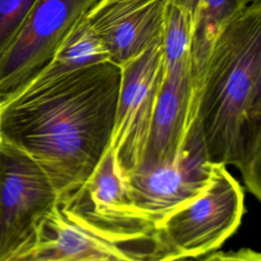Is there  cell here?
Wrapping results in <instances>:
<instances>
[{
	"mask_svg": "<svg viewBox=\"0 0 261 261\" xmlns=\"http://www.w3.org/2000/svg\"><path fill=\"white\" fill-rule=\"evenodd\" d=\"M119 84L120 67L104 61L21 91L0 108V140L39 164L58 200L68 198L110 144Z\"/></svg>",
	"mask_w": 261,
	"mask_h": 261,
	"instance_id": "6da1fadb",
	"label": "cell"
},
{
	"mask_svg": "<svg viewBox=\"0 0 261 261\" xmlns=\"http://www.w3.org/2000/svg\"><path fill=\"white\" fill-rule=\"evenodd\" d=\"M57 200L54 186L39 164L0 140V261H11L32 244Z\"/></svg>",
	"mask_w": 261,
	"mask_h": 261,
	"instance_id": "277c9868",
	"label": "cell"
},
{
	"mask_svg": "<svg viewBox=\"0 0 261 261\" xmlns=\"http://www.w3.org/2000/svg\"><path fill=\"white\" fill-rule=\"evenodd\" d=\"M98 0H37L0 59V97L16 95L49 62L76 22Z\"/></svg>",
	"mask_w": 261,
	"mask_h": 261,
	"instance_id": "8992f818",
	"label": "cell"
},
{
	"mask_svg": "<svg viewBox=\"0 0 261 261\" xmlns=\"http://www.w3.org/2000/svg\"><path fill=\"white\" fill-rule=\"evenodd\" d=\"M173 261H199V259H193V258H180Z\"/></svg>",
	"mask_w": 261,
	"mask_h": 261,
	"instance_id": "9a60e30c",
	"label": "cell"
},
{
	"mask_svg": "<svg viewBox=\"0 0 261 261\" xmlns=\"http://www.w3.org/2000/svg\"><path fill=\"white\" fill-rule=\"evenodd\" d=\"M62 200L70 201L92 220L106 227L139 234L158 232L156 225L135 207L125 177L109 146L86 184Z\"/></svg>",
	"mask_w": 261,
	"mask_h": 261,
	"instance_id": "9c48e42d",
	"label": "cell"
},
{
	"mask_svg": "<svg viewBox=\"0 0 261 261\" xmlns=\"http://www.w3.org/2000/svg\"><path fill=\"white\" fill-rule=\"evenodd\" d=\"M245 210L241 184L226 166L213 164L204 191L162 219L157 229L179 257L198 259L218 250L238 230Z\"/></svg>",
	"mask_w": 261,
	"mask_h": 261,
	"instance_id": "3957f363",
	"label": "cell"
},
{
	"mask_svg": "<svg viewBox=\"0 0 261 261\" xmlns=\"http://www.w3.org/2000/svg\"><path fill=\"white\" fill-rule=\"evenodd\" d=\"M207 159L236 167L261 200V1L219 32L200 87L195 116Z\"/></svg>",
	"mask_w": 261,
	"mask_h": 261,
	"instance_id": "7a4b0ae2",
	"label": "cell"
},
{
	"mask_svg": "<svg viewBox=\"0 0 261 261\" xmlns=\"http://www.w3.org/2000/svg\"><path fill=\"white\" fill-rule=\"evenodd\" d=\"M1 106H2V105H0V108H1Z\"/></svg>",
	"mask_w": 261,
	"mask_h": 261,
	"instance_id": "e0dca14e",
	"label": "cell"
},
{
	"mask_svg": "<svg viewBox=\"0 0 261 261\" xmlns=\"http://www.w3.org/2000/svg\"><path fill=\"white\" fill-rule=\"evenodd\" d=\"M37 0H0V59L23 27Z\"/></svg>",
	"mask_w": 261,
	"mask_h": 261,
	"instance_id": "7c38bea8",
	"label": "cell"
},
{
	"mask_svg": "<svg viewBox=\"0 0 261 261\" xmlns=\"http://www.w3.org/2000/svg\"><path fill=\"white\" fill-rule=\"evenodd\" d=\"M4 103H5V100H4L3 98H1V97H0V105H3Z\"/></svg>",
	"mask_w": 261,
	"mask_h": 261,
	"instance_id": "2e32d148",
	"label": "cell"
},
{
	"mask_svg": "<svg viewBox=\"0 0 261 261\" xmlns=\"http://www.w3.org/2000/svg\"><path fill=\"white\" fill-rule=\"evenodd\" d=\"M169 0H98L85 14L119 67L163 39Z\"/></svg>",
	"mask_w": 261,
	"mask_h": 261,
	"instance_id": "ba28073f",
	"label": "cell"
},
{
	"mask_svg": "<svg viewBox=\"0 0 261 261\" xmlns=\"http://www.w3.org/2000/svg\"><path fill=\"white\" fill-rule=\"evenodd\" d=\"M164 74L162 41L120 66V84L109 148L124 176L136 170L143 161Z\"/></svg>",
	"mask_w": 261,
	"mask_h": 261,
	"instance_id": "5b68a950",
	"label": "cell"
},
{
	"mask_svg": "<svg viewBox=\"0 0 261 261\" xmlns=\"http://www.w3.org/2000/svg\"><path fill=\"white\" fill-rule=\"evenodd\" d=\"M50 261H118L109 258H88V259H80V260H50Z\"/></svg>",
	"mask_w": 261,
	"mask_h": 261,
	"instance_id": "5bb4252c",
	"label": "cell"
},
{
	"mask_svg": "<svg viewBox=\"0 0 261 261\" xmlns=\"http://www.w3.org/2000/svg\"><path fill=\"white\" fill-rule=\"evenodd\" d=\"M199 261H261V254L251 248L230 251L216 250L203 256Z\"/></svg>",
	"mask_w": 261,
	"mask_h": 261,
	"instance_id": "4fadbf2b",
	"label": "cell"
},
{
	"mask_svg": "<svg viewBox=\"0 0 261 261\" xmlns=\"http://www.w3.org/2000/svg\"><path fill=\"white\" fill-rule=\"evenodd\" d=\"M212 165L194 125L173 160L141 165L124 177L135 207L157 228L162 219L204 191Z\"/></svg>",
	"mask_w": 261,
	"mask_h": 261,
	"instance_id": "52a82bcc",
	"label": "cell"
},
{
	"mask_svg": "<svg viewBox=\"0 0 261 261\" xmlns=\"http://www.w3.org/2000/svg\"><path fill=\"white\" fill-rule=\"evenodd\" d=\"M104 61H109V54L84 15L49 62L19 92L41 88L74 70Z\"/></svg>",
	"mask_w": 261,
	"mask_h": 261,
	"instance_id": "8fae6325",
	"label": "cell"
},
{
	"mask_svg": "<svg viewBox=\"0 0 261 261\" xmlns=\"http://www.w3.org/2000/svg\"><path fill=\"white\" fill-rule=\"evenodd\" d=\"M192 18V83L197 105L200 87L212 46L221 29L251 3L260 0H169Z\"/></svg>",
	"mask_w": 261,
	"mask_h": 261,
	"instance_id": "30bf717a",
	"label": "cell"
}]
</instances>
